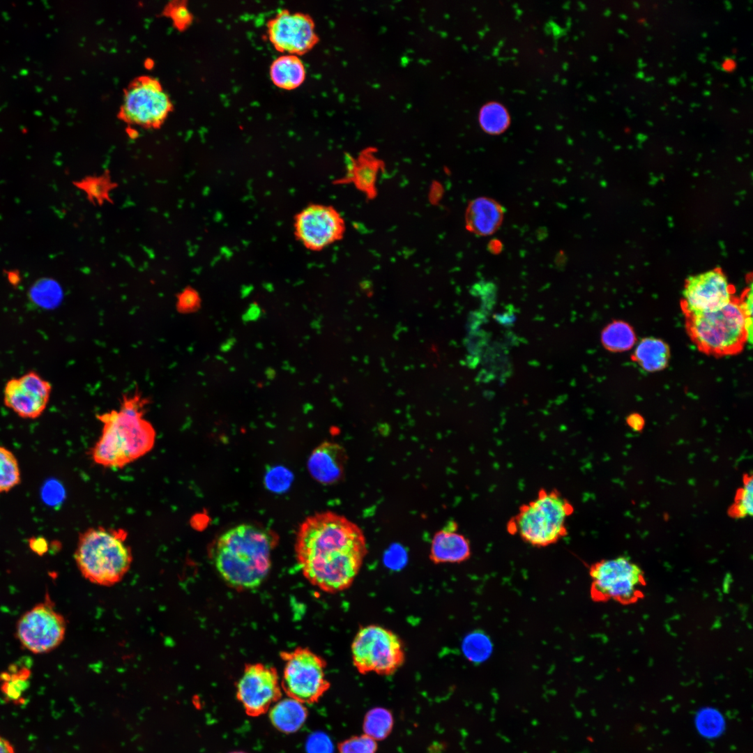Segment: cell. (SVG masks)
<instances>
[{
    "mask_svg": "<svg viewBox=\"0 0 753 753\" xmlns=\"http://www.w3.org/2000/svg\"><path fill=\"white\" fill-rule=\"evenodd\" d=\"M295 549L305 578L328 593L351 587L367 554L363 530L330 511L312 515L302 523Z\"/></svg>",
    "mask_w": 753,
    "mask_h": 753,
    "instance_id": "cell-1",
    "label": "cell"
},
{
    "mask_svg": "<svg viewBox=\"0 0 753 753\" xmlns=\"http://www.w3.org/2000/svg\"><path fill=\"white\" fill-rule=\"evenodd\" d=\"M277 536L249 524L236 526L212 543L210 556L218 573L231 588L248 591L260 586L269 573Z\"/></svg>",
    "mask_w": 753,
    "mask_h": 753,
    "instance_id": "cell-2",
    "label": "cell"
},
{
    "mask_svg": "<svg viewBox=\"0 0 753 753\" xmlns=\"http://www.w3.org/2000/svg\"><path fill=\"white\" fill-rule=\"evenodd\" d=\"M147 403L138 393L124 396L118 410L97 416L102 429L91 452L96 464L122 468L152 450L156 433L144 418Z\"/></svg>",
    "mask_w": 753,
    "mask_h": 753,
    "instance_id": "cell-3",
    "label": "cell"
},
{
    "mask_svg": "<svg viewBox=\"0 0 753 753\" xmlns=\"http://www.w3.org/2000/svg\"><path fill=\"white\" fill-rule=\"evenodd\" d=\"M126 537L123 530L102 526L81 533L74 556L82 575L99 586H109L121 581L132 561Z\"/></svg>",
    "mask_w": 753,
    "mask_h": 753,
    "instance_id": "cell-4",
    "label": "cell"
},
{
    "mask_svg": "<svg viewBox=\"0 0 753 753\" xmlns=\"http://www.w3.org/2000/svg\"><path fill=\"white\" fill-rule=\"evenodd\" d=\"M573 512L574 506L558 489L541 488L533 499L519 507L507 531L532 547H546L567 535V519Z\"/></svg>",
    "mask_w": 753,
    "mask_h": 753,
    "instance_id": "cell-5",
    "label": "cell"
},
{
    "mask_svg": "<svg viewBox=\"0 0 753 753\" xmlns=\"http://www.w3.org/2000/svg\"><path fill=\"white\" fill-rule=\"evenodd\" d=\"M688 335L701 351L715 356L734 355L751 342L752 319L744 314L739 298L722 308L685 317Z\"/></svg>",
    "mask_w": 753,
    "mask_h": 753,
    "instance_id": "cell-6",
    "label": "cell"
},
{
    "mask_svg": "<svg viewBox=\"0 0 753 753\" xmlns=\"http://www.w3.org/2000/svg\"><path fill=\"white\" fill-rule=\"evenodd\" d=\"M593 602L631 605L644 597L646 579L641 568L625 556L604 558L588 567Z\"/></svg>",
    "mask_w": 753,
    "mask_h": 753,
    "instance_id": "cell-7",
    "label": "cell"
},
{
    "mask_svg": "<svg viewBox=\"0 0 753 753\" xmlns=\"http://www.w3.org/2000/svg\"><path fill=\"white\" fill-rule=\"evenodd\" d=\"M351 660L357 671L363 675L374 673L390 676L404 663L403 642L392 630L379 625L361 627L351 646Z\"/></svg>",
    "mask_w": 753,
    "mask_h": 753,
    "instance_id": "cell-8",
    "label": "cell"
},
{
    "mask_svg": "<svg viewBox=\"0 0 753 753\" xmlns=\"http://www.w3.org/2000/svg\"><path fill=\"white\" fill-rule=\"evenodd\" d=\"M174 109V104L156 77L141 75L123 89L117 117L129 126L158 129Z\"/></svg>",
    "mask_w": 753,
    "mask_h": 753,
    "instance_id": "cell-9",
    "label": "cell"
},
{
    "mask_svg": "<svg viewBox=\"0 0 753 753\" xmlns=\"http://www.w3.org/2000/svg\"><path fill=\"white\" fill-rule=\"evenodd\" d=\"M280 656L284 664L280 685L286 694L302 703L318 702L330 688L325 660L304 647L282 651Z\"/></svg>",
    "mask_w": 753,
    "mask_h": 753,
    "instance_id": "cell-10",
    "label": "cell"
},
{
    "mask_svg": "<svg viewBox=\"0 0 753 753\" xmlns=\"http://www.w3.org/2000/svg\"><path fill=\"white\" fill-rule=\"evenodd\" d=\"M66 631V620L48 596L24 613L16 625L18 641L34 654L54 650L63 641Z\"/></svg>",
    "mask_w": 753,
    "mask_h": 753,
    "instance_id": "cell-11",
    "label": "cell"
},
{
    "mask_svg": "<svg viewBox=\"0 0 753 753\" xmlns=\"http://www.w3.org/2000/svg\"><path fill=\"white\" fill-rule=\"evenodd\" d=\"M735 289L720 268L686 280L681 300L685 317L717 310L734 297Z\"/></svg>",
    "mask_w": 753,
    "mask_h": 753,
    "instance_id": "cell-12",
    "label": "cell"
},
{
    "mask_svg": "<svg viewBox=\"0 0 753 753\" xmlns=\"http://www.w3.org/2000/svg\"><path fill=\"white\" fill-rule=\"evenodd\" d=\"M281 697L282 687L275 668L262 663L245 665L236 686V697L247 715L264 714Z\"/></svg>",
    "mask_w": 753,
    "mask_h": 753,
    "instance_id": "cell-13",
    "label": "cell"
},
{
    "mask_svg": "<svg viewBox=\"0 0 753 753\" xmlns=\"http://www.w3.org/2000/svg\"><path fill=\"white\" fill-rule=\"evenodd\" d=\"M345 230L344 220L333 207L311 204L295 218L297 239L307 249L321 250L340 240Z\"/></svg>",
    "mask_w": 753,
    "mask_h": 753,
    "instance_id": "cell-14",
    "label": "cell"
},
{
    "mask_svg": "<svg viewBox=\"0 0 753 753\" xmlns=\"http://www.w3.org/2000/svg\"><path fill=\"white\" fill-rule=\"evenodd\" d=\"M267 30L274 47L290 54H305L319 40L311 16L287 9L280 10L268 20Z\"/></svg>",
    "mask_w": 753,
    "mask_h": 753,
    "instance_id": "cell-15",
    "label": "cell"
},
{
    "mask_svg": "<svg viewBox=\"0 0 753 753\" xmlns=\"http://www.w3.org/2000/svg\"><path fill=\"white\" fill-rule=\"evenodd\" d=\"M50 394V383L38 374L29 372L7 381L3 402L20 417L34 419L45 411Z\"/></svg>",
    "mask_w": 753,
    "mask_h": 753,
    "instance_id": "cell-16",
    "label": "cell"
},
{
    "mask_svg": "<svg viewBox=\"0 0 753 753\" xmlns=\"http://www.w3.org/2000/svg\"><path fill=\"white\" fill-rule=\"evenodd\" d=\"M347 460V452L342 446L325 441L312 452L307 460V470L319 483L332 485L342 479Z\"/></svg>",
    "mask_w": 753,
    "mask_h": 753,
    "instance_id": "cell-17",
    "label": "cell"
},
{
    "mask_svg": "<svg viewBox=\"0 0 753 753\" xmlns=\"http://www.w3.org/2000/svg\"><path fill=\"white\" fill-rule=\"evenodd\" d=\"M471 554L469 539L458 531L453 521L434 535L429 549V559L434 564L460 563Z\"/></svg>",
    "mask_w": 753,
    "mask_h": 753,
    "instance_id": "cell-18",
    "label": "cell"
},
{
    "mask_svg": "<svg viewBox=\"0 0 753 753\" xmlns=\"http://www.w3.org/2000/svg\"><path fill=\"white\" fill-rule=\"evenodd\" d=\"M504 211L501 204L489 197L471 201L466 211L467 229L479 236L494 234L501 225Z\"/></svg>",
    "mask_w": 753,
    "mask_h": 753,
    "instance_id": "cell-19",
    "label": "cell"
},
{
    "mask_svg": "<svg viewBox=\"0 0 753 753\" xmlns=\"http://www.w3.org/2000/svg\"><path fill=\"white\" fill-rule=\"evenodd\" d=\"M305 75V66L301 59L295 54L280 56L270 66L272 82L282 89L291 90L298 87L304 82Z\"/></svg>",
    "mask_w": 753,
    "mask_h": 753,
    "instance_id": "cell-20",
    "label": "cell"
},
{
    "mask_svg": "<svg viewBox=\"0 0 753 753\" xmlns=\"http://www.w3.org/2000/svg\"><path fill=\"white\" fill-rule=\"evenodd\" d=\"M307 710L303 703L288 698L277 702L270 711V719L279 731L289 733L297 731L304 724Z\"/></svg>",
    "mask_w": 753,
    "mask_h": 753,
    "instance_id": "cell-21",
    "label": "cell"
},
{
    "mask_svg": "<svg viewBox=\"0 0 753 753\" xmlns=\"http://www.w3.org/2000/svg\"><path fill=\"white\" fill-rule=\"evenodd\" d=\"M669 358L668 346L662 340L654 337L642 340L637 345L634 358L640 366L649 372L664 368Z\"/></svg>",
    "mask_w": 753,
    "mask_h": 753,
    "instance_id": "cell-22",
    "label": "cell"
},
{
    "mask_svg": "<svg viewBox=\"0 0 753 753\" xmlns=\"http://www.w3.org/2000/svg\"><path fill=\"white\" fill-rule=\"evenodd\" d=\"M31 671L27 667H15L0 675V691L6 701L22 704L29 687Z\"/></svg>",
    "mask_w": 753,
    "mask_h": 753,
    "instance_id": "cell-23",
    "label": "cell"
},
{
    "mask_svg": "<svg viewBox=\"0 0 753 753\" xmlns=\"http://www.w3.org/2000/svg\"><path fill=\"white\" fill-rule=\"evenodd\" d=\"M74 185L82 190L89 201L95 206H102L105 202L112 204L113 200L110 197V193L118 186V184L112 180L108 171L99 176L83 178L75 182Z\"/></svg>",
    "mask_w": 753,
    "mask_h": 753,
    "instance_id": "cell-24",
    "label": "cell"
},
{
    "mask_svg": "<svg viewBox=\"0 0 753 753\" xmlns=\"http://www.w3.org/2000/svg\"><path fill=\"white\" fill-rule=\"evenodd\" d=\"M635 340L632 328L628 324L620 321L608 324L601 335L602 345L611 351L628 350L634 345Z\"/></svg>",
    "mask_w": 753,
    "mask_h": 753,
    "instance_id": "cell-25",
    "label": "cell"
},
{
    "mask_svg": "<svg viewBox=\"0 0 753 753\" xmlns=\"http://www.w3.org/2000/svg\"><path fill=\"white\" fill-rule=\"evenodd\" d=\"M479 123L485 132L490 135H499L508 128L510 116L505 107L501 104L490 102L480 109Z\"/></svg>",
    "mask_w": 753,
    "mask_h": 753,
    "instance_id": "cell-26",
    "label": "cell"
},
{
    "mask_svg": "<svg viewBox=\"0 0 753 753\" xmlns=\"http://www.w3.org/2000/svg\"><path fill=\"white\" fill-rule=\"evenodd\" d=\"M372 155L365 153L358 161L351 162V171L356 185L367 193L373 192L379 162Z\"/></svg>",
    "mask_w": 753,
    "mask_h": 753,
    "instance_id": "cell-27",
    "label": "cell"
},
{
    "mask_svg": "<svg viewBox=\"0 0 753 753\" xmlns=\"http://www.w3.org/2000/svg\"><path fill=\"white\" fill-rule=\"evenodd\" d=\"M21 482V473L14 453L0 446V494L10 491Z\"/></svg>",
    "mask_w": 753,
    "mask_h": 753,
    "instance_id": "cell-28",
    "label": "cell"
},
{
    "mask_svg": "<svg viewBox=\"0 0 753 753\" xmlns=\"http://www.w3.org/2000/svg\"><path fill=\"white\" fill-rule=\"evenodd\" d=\"M393 720L386 709L376 708L370 710L363 722L365 734L376 740H382L390 733Z\"/></svg>",
    "mask_w": 753,
    "mask_h": 753,
    "instance_id": "cell-29",
    "label": "cell"
},
{
    "mask_svg": "<svg viewBox=\"0 0 753 753\" xmlns=\"http://www.w3.org/2000/svg\"><path fill=\"white\" fill-rule=\"evenodd\" d=\"M753 513V479L751 474H745L743 485L735 496L733 504L729 508V514L733 518L743 519Z\"/></svg>",
    "mask_w": 753,
    "mask_h": 753,
    "instance_id": "cell-30",
    "label": "cell"
},
{
    "mask_svg": "<svg viewBox=\"0 0 753 753\" xmlns=\"http://www.w3.org/2000/svg\"><path fill=\"white\" fill-rule=\"evenodd\" d=\"M162 15L169 18L173 26L179 31H185L193 21L187 1L183 0L169 1L162 9Z\"/></svg>",
    "mask_w": 753,
    "mask_h": 753,
    "instance_id": "cell-31",
    "label": "cell"
},
{
    "mask_svg": "<svg viewBox=\"0 0 753 753\" xmlns=\"http://www.w3.org/2000/svg\"><path fill=\"white\" fill-rule=\"evenodd\" d=\"M463 646L465 655L473 661H482L491 651L489 641L480 633H473L467 637Z\"/></svg>",
    "mask_w": 753,
    "mask_h": 753,
    "instance_id": "cell-32",
    "label": "cell"
},
{
    "mask_svg": "<svg viewBox=\"0 0 753 753\" xmlns=\"http://www.w3.org/2000/svg\"><path fill=\"white\" fill-rule=\"evenodd\" d=\"M376 740L366 734L351 737L339 744L340 753H376Z\"/></svg>",
    "mask_w": 753,
    "mask_h": 753,
    "instance_id": "cell-33",
    "label": "cell"
},
{
    "mask_svg": "<svg viewBox=\"0 0 753 753\" xmlns=\"http://www.w3.org/2000/svg\"><path fill=\"white\" fill-rule=\"evenodd\" d=\"M291 481L292 475L290 471L280 466L271 469L265 477V483L267 488L275 492L287 490L289 487Z\"/></svg>",
    "mask_w": 753,
    "mask_h": 753,
    "instance_id": "cell-34",
    "label": "cell"
},
{
    "mask_svg": "<svg viewBox=\"0 0 753 753\" xmlns=\"http://www.w3.org/2000/svg\"><path fill=\"white\" fill-rule=\"evenodd\" d=\"M199 302V295L191 287L183 289L177 296L176 307L181 312H188L195 309Z\"/></svg>",
    "mask_w": 753,
    "mask_h": 753,
    "instance_id": "cell-35",
    "label": "cell"
},
{
    "mask_svg": "<svg viewBox=\"0 0 753 753\" xmlns=\"http://www.w3.org/2000/svg\"><path fill=\"white\" fill-rule=\"evenodd\" d=\"M331 743L327 736L323 734H317L310 738L308 741L307 750L309 753H331Z\"/></svg>",
    "mask_w": 753,
    "mask_h": 753,
    "instance_id": "cell-36",
    "label": "cell"
},
{
    "mask_svg": "<svg viewBox=\"0 0 753 753\" xmlns=\"http://www.w3.org/2000/svg\"><path fill=\"white\" fill-rule=\"evenodd\" d=\"M29 546L34 552L39 555L44 554L47 550V543L42 538H33L32 540L29 541Z\"/></svg>",
    "mask_w": 753,
    "mask_h": 753,
    "instance_id": "cell-37",
    "label": "cell"
},
{
    "mask_svg": "<svg viewBox=\"0 0 753 753\" xmlns=\"http://www.w3.org/2000/svg\"><path fill=\"white\" fill-rule=\"evenodd\" d=\"M628 425L630 427L635 431H641L644 426V420L641 416L638 414H632L627 419Z\"/></svg>",
    "mask_w": 753,
    "mask_h": 753,
    "instance_id": "cell-38",
    "label": "cell"
},
{
    "mask_svg": "<svg viewBox=\"0 0 753 753\" xmlns=\"http://www.w3.org/2000/svg\"><path fill=\"white\" fill-rule=\"evenodd\" d=\"M0 753H16L13 744L0 735Z\"/></svg>",
    "mask_w": 753,
    "mask_h": 753,
    "instance_id": "cell-39",
    "label": "cell"
},
{
    "mask_svg": "<svg viewBox=\"0 0 753 753\" xmlns=\"http://www.w3.org/2000/svg\"><path fill=\"white\" fill-rule=\"evenodd\" d=\"M260 314V310L257 305H252L249 307L244 315V319L245 321L256 320Z\"/></svg>",
    "mask_w": 753,
    "mask_h": 753,
    "instance_id": "cell-40",
    "label": "cell"
},
{
    "mask_svg": "<svg viewBox=\"0 0 753 753\" xmlns=\"http://www.w3.org/2000/svg\"><path fill=\"white\" fill-rule=\"evenodd\" d=\"M126 132H127L128 137L130 138H131V139H136L139 136V133H138L137 130L136 129L130 127V126L127 128Z\"/></svg>",
    "mask_w": 753,
    "mask_h": 753,
    "instance_id": "cell-41",
    "label": "cell"
},
{
    "mask_svg": "<svg viewBox=\"0 0 753 753\" xmlns=\"http://www.w3.org/2000/svg\"><path fill=\"white\" fill-rule=\"evenodd\" d=\"M144 66H145V68H147V69H151V68H152L153 67V66H154V62H153V60H151V59H146V60L145 61V62H144Z\"/></svg>",
    "mask_w": 753,
    "mask_h": 753,
    "instance_id": "cell-42",
    "label": "cell"
},
{
    "mask_svg": "<svg viewBox=\"0 0 753 753\" xmlns=\"http://www.w3.org/2000/svg\"><path fill=\"white\" fill-rule=\"evenodd\" d=\"M231 753H245V752H231Z\"/></svg>",
    "mask_w": 753,
    "mask_h": 753,
    "instance_id": "cell-43",
    "label": "cell"
}]
</instances>
